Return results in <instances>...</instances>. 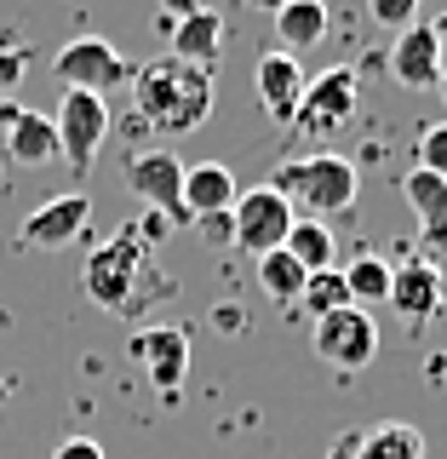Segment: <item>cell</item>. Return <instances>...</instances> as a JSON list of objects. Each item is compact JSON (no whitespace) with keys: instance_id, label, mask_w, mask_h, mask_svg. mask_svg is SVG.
<instances>
[{"instance_id":"29","label":"cell","mask_w":447,"mask_h":459,"mask_svg":"<svg viewBox=\"0 0 447 459\" xmlns=\"http://www.w3.org/2000/svg\"><path fill=\"white\" fill-rule=\"evenodd\" d=\"M195 6H201V0H161V18H155V29H161V35H167V29L178 23V18H190Z\"/></svg>"},{"instance_id":"33","label":"cell","mask_w":447,"mask_h":459,"mask_svg":"<svg viewBox=\"0 0 447 459\" xmlns=\"http://www.w3.org/2000/svg\"><path fill=\"white\" fill-rule=\"evenodd\" d=\"M436 92H442V104H447V47H442V75H436Z\"/></svg>"},{"instance_id":"10","label":"cell","mask_w":447,"mask_h":459,"mask_svg":"<svg viewBox=\"0 0 447 459\" xmlns=\"http://www.w3.org/2000/svg\"><path fill=\"white\" fill-rule=\"evenodd\" d=\"M126 351H133V362L150 373L155 391H161V396H178L184 373H190V327L150 322V327H138V333L126 339Z\"/></svg>"},{"instance_id":"9","label":"cell","mask_w":447,"mask_h":459,"mask_svg":"<svg viewBox=\"0 0 447 459\" xmlns=\"http://www.w3.org/2000/svg\"><path fill=\"white\" fill-rule=\"evenodd\" d=\"M310 351L322 356L327 368H344V373H356V368H367L373 356H379V322H373L367 310L344 305V310L322 316V322L310 327Z\"/></svg>"},{"instance_id":"26","label":"cell","mask_w":447,"mask_h":459,"mask_svg":"<svg viewBox=\"0 0 447 459\" xmlns=\"http://www.w3.org/2000/svg\"><path fill=\"white\" fill-rule=\"evenodd\" d=\"M419 167L436 172V178H447V121H430L419 133Z\"/></svg>"},{"instance_id":"15","label":"cell","mask_w":447,"mask_h":459,"mask_svg":"<svg viewBox=\"0 0 447 459\" xmlns=\"http://www.w3.org/2000/svg\"><path fill=\"white\" fill-rule=\"evenodd\" d=\"M436 75H442V35L430 23L401 29L396 47H391V81L408 86V92H430Z\"/></svg>"},{"instance_id":"2","label":"cell","mask_w":447,"mask_h":459,"mask_svg":"<svg viewBox=\"0 0 447 459\" xmlns=\"http://www.w3.org/2000/svg\"><path fill=\"white\" fill-rule=\"evenodd\" d=\"M81 281H86V299H92L98 310H109V316H138L155 293L172 287V281H161V270H155L150 241H138L133 230L86 253Z\"/></svg>"},{"instance_id":"23","label":"cell","mask_w":447,"mask_h":459,"mask_svg":"<svg viewBox=\"0 0 447 459\" xmlns=\"http://www.w3.org/2000/svg\"><path fill=\"white\" fill-rule=\"evenodd\" d=\"M287 253L305 264V276L333 270V230L315 224V219H293V230H287Z\"/></svg>"},{"instance_id":"21","label":"cell","mask_w":447,"mask_h":459,"mask_svg":"<svg viewBox=\"0 0 447 459\" xmlns=\"http://www.w3.org/2000/svg\"><path fill=\"white\" fill-rule=\"evenodd\" d=\"M253 276H258V293L276 299V305H298V293H305V264H298L287 247L264 253V258L253 264Z\"/></svg>"},{"instance_id":"16","label":"cell","mask_w":447,"mask_h":459,"mask_svg":"<svg viewBox=\"0 0 447 459\" xmlns=\"http://www.w3.org/2000/svg\"><path fill=\"white\" fill-rule=\"evenodd\" d=\"M236 172L219 167V161H195L184 167V212H190V224L201 219H219V212L236 207Z\"/></svg>"},{"instance_id":"1","label":"cell","mask_w":447,"mask_h":459,"mask_svg":"<svg viewBox=\"0 0 447 459\" xmlns=\"http://www.w3.org/2000/svg\"><path fill=\"white\" fill-rule=\"evenodd\" d=\"M212 115V69L184 64V57H150L143 69H133V133H195L201 121Z\"/></svg>"},{"instance_id":"34","label":"cell","mask_w":447,"mask_h":459,"mask_svg":"<svg viewBox=\"0 0 447 459\" xmlns=\"http://www.w3.org/2000/svg\"><path fill=\"white\" fill-rule=\"evenodd\" d=\"M430 29H436V35H442V47H447V6L436 12V23H430Z\"/></svg>"},{"instance_id":"3","label":"cell","mask_w":447,"mask_h":459,"mask_svg":"<svg viewBox=\"0 0 447 459\" xmlns=\"http://www.w3.org/2000/svg\"><path fill=\"white\" fill-rule=\"evenodd\" d=\"M270 190L287 195V207L298 212V219H339V212L356 207V190H362V178H356V167L344 161L333 150H310V155H293V161H281L270 172Z\"/></svg>"},{"instance_id":"28","label":"cell","mask_w":447,"mask_h":459,"mask_svg":"<svg viewBox=\"0 0 447 459\" xmlns=\"http://www.w3.org/2000/svg\"><path fill=\"white\" fill-rule=\"evenodd\" d=\"M52 459H104V448H98L92 437H64V442L52 448Z\"/></svg>"},{"instance_id":"35","label":"cell","mask_w":447,"mask_h":459,"mask_svg":"<svg viewBox=\"0 0 447 459\" xmlns=\"http://www.w3.org/2000/svg\"><path fill=\"white\" fill-rule=\"evenodd\" d=\"M247 6H258V12H276V6H287V0H247Z\"/></svg>"},{"instance_id":"20","label":"cell","mask_w":447,"mask_h":459,"mask_svg":"<svg viewBox=\"0 0 447 459\" xmlns=\"http://www.w3.org/2000/svg\"><path fill=\"white\" fill-rule=\"evenodd\" d=\"M356 459H425V430L408 420H384L373 430H356Z\"/></svg>"},{"instance_id":"11","label":"cell","mask_w":447,"mask_h":459,"mask_svg":"<svg viewBox=\"0 0 447 459\" xmlns=\"http://www.w3.org/2000/svg\"><path fill=\"white\" fill-rule=\"evenodd\" d=\"M86 219H92V195H86V190L52 195L47 207H35V212L23 219L18 241H23V247H35V253H64L69 241H81Z\"/></svg>"},{"instance_id":"4","label":"cell","mask_w":447,"mask_h":459,"mask_svg":"<svg viewBox=\"0 0 447 459\" xmlns=\"http://www.w3.org/2000/svg\"><path fill=\"white\" fill-rule=\"evenodd\" d=\"M356 98H362V81H356V69H322L310 86H305V98H298V115H293V126L287 133L293 138H310V143H322V138H333L350 126V115H356Z\"/></svg>"},{"instance_id":"24","label":"cell","mask_w":447,"mask_h":459,"mask_svg":"<svg viewBox=\"0 0 447 459\" xmlns=\"http://www.w3.org/2000/svg\"><path fill=\"white\" fill-rule=\"evenodd\" d=\"M350 305V293H344V270H315V276H305V293H298V310L310 316V322H322V316H333Z\"/></svg>"},{"instance_id":"5","label":"cell","mask_w":447,"mask_h":459,"mask_svg":"<svg viewBox=\"0 0 447 459\" xmlns=\"http://www.w3.org/2000/svg\"><path fill=\"white\" fill-rule=\"evenodd\" d=\"M52 126H57V161H69V172L86 178L98 150H104V138H109V104L92 92H64Z\"/></svg>"},{"instance_id":"36","label":"cell","mask_w":447,"mask_h":459,"mask_svg":"<svg viewBox=\"0 0 447 459\" xmlns=\"http://www.w3.org/2000/svg\"><path fill=\"white\" fill-rule=\"evenodd\" d=\"M6 396H12V385H0V413H6Z\"/></svg>"},{"instance_id":"31","label":"cell","mask_w":447,"mask_h":459,"mask_svg":"<svg viewBox=\"0 0 447 459\" xmlns=\"http://www.w3.org/2000/svg\"><path fill=\"white\" fill-rule=\"evenodd\" d=\"M219 327H224V333H236V327H241V310L224 305V310H219Z\"/></svg>"},{"instance_id":"25","label":"cell","mask_w":447,"mask_h":459,"mask_svg":"<svg viewBox=\"0 0 447 459\" xmlns=\"http://www.w3.org/2000/svg\"><path fill=\"white\" fill-rule=\"evenodd\" d=\"M367 18L379 23V29H413L419 23V0H367Z\"/></svg>"},{"instance_id":"22","label":"cell","mask_w":447,"mask_h":459,"mask_svg":"<svg viewBox=\"0 0 447 459\" xmlns=\"http://www.w3.org/2000/svg\"><path fill=\"white\" fill-rule=\"evenodd\" d=\"M344 293H350L356 310L391 305V264H384V258H373V253L350 258V264H344Z\"/></svg>"},{"instance_id":"6","label":"cell","mask_w":447,"mask_h":459,"mask_svg":"<svg viewBox=\"0 0 447 459\" xmlns=\"http://www.w3.org/2000/svg\"><path fill=\"white\" fill-rule=\"evenodd\" d=\"M52 69H57V81H64L69 92H92V98L121 92V86L133 81V64H126V57L115 52L104 35H75V40H64V47H57V57H52Z\"/></svg>"},{"instance_id":"8","label":"cell","mask_w":447,"mask_h":459,"mask_svg":"<svg viewBox=\"0 0 447 459\" xmlns=\"http://www.w3.org/2000/svg\"><path fill=\"white\" fill-rule=\"evenodd\" d=\"M126 190L143 201V212H161L167 224H190V212H184V161L172 150L126 155Z\"/></svg>"},{"instance_id":"32","label":"cell","mask_w":447,"mask_h":459,"mask_svg":"<svg viewBox=\"0 0 447 459\" xmlns=\"http://www.w3.org/2000/svg\"><path fill=\"white\" fill-rule=\"evenodd\" d=\"M12 121H18V104H12V98H6V104H0V133H6Z\"/></svg>"},{"instance_id":"13","label":"cell","mask_w":447,"mask_h":459,"mask_svg":"<svg viewBox=\"0 0 447 459\" xmlns=\"http://www.w3.org/2000/svg\"><path fill=\"white\" fill-rule=\"evenodd\" d=\"M253 81H258V104H264L270 121H276V126H293L298 98H305V86H310L305 64H298L293 52H276V47H270V52L253 64Z\"/></svg>"},{"instance_id":"19","label":"cell","mask_w":447,"mask_h":459,"mask_svg":"<svg viewBox=\"0 0 447 459\" xmlns=\"http://www.w3.org/2000/svg\"><path fill=\"white\" fill-rule=\"evenodd\" d=\"M6 155L18 167H47V161H57V126H52V115L18 109V121L6 126Z\"/></svg>"},{"instance_id":"18","label":"cell","mask_w":447,"mask_h":459,"mask_svg":"<svg viewBox=\"0 0 447 459\" xmlns=\"http://www.w3.org/2000/svg\"><path fill=\"white\" fill-rule=\"evenodd\" d=\"M276 18V52H310V47H322L327 40V0H287V6L270 12Z\"/></svg>"},{"instance_id":"17","label":"cell","mask_w":447,"mask_h":459,"mask_svg":"<svg viewBox=\"0 0 447 459\" xmlns=\"http://www.w3.org/2000/svg\"><path fill=\"white\" fill-rule=\"evenodd\" d=\"M167 47H172V57H184V64L212 69V64H219V52H224V18L212 6H195L190 18H178V23L167 29Z\"/></svg>"},{"instance_id":"27","label":"cell","mask_w":447,"mask_h":459,"mask_svg":"<svg viewBox=\"0 0 447 459\" xmlns=\"http://www.w3.org/2000/svg\"><path fill=\"white\" fill-rule=\"evenodd\" d=\"M23 75H29V47H0V104L23 86Z\"/></svg>"},{"instance_id":"7","label":"cell","mask_w":447,"mask_h":459,"mask_svg":"<svg viewBox=\"0 0 447 459\" xmlns=\"http://www.w3.org/2000/svg\"><path fill=\"white\" fill-rule=\"evenodd\" d=\"M293 219H298V212L287 207V195H276L270 184H258V190H241L236 207H229V247L264 258V253L287 247V230H293Z\"/></svg>"},{"instance_id":"12","label":"cell","mask_w":447,"mask_h":459,"mask_svg":"<svg viewBox=\"0 0 447 459\" xmlns=\"http://www.w3.org/2000/svg\"><path fill=\"white\" fill-rule=\"evenodd\" d=\"M442 305H447V276L430 258H401L391 270V310L408 327H425L430 316H442Z\"/></svg>"},{"instance_id":"14","label":"cell","mask_w":447,"mask_h":459,"mask_svg":"<svg viewBox=\"0 0 447 459\" xmlns=\"http://www.w3.org/2000/svg\"><path fill=\"white\" fill-rule=\"evenodd\" d=\"M401 195H408V207L419 212V236L430 247V264L447 270V178L413 167L408 178H401Z\"/></svg>"},{"instance_id":"30","label":"cell","mask_w":447,"mask_h":459,"mask_svg":"<svg viewBox=\"0 0 447 459\" xmlns=\"http://www.w3.org/2000/svg\"><path fill=\"white\" fill-rule=\"evenodd\" d=\"M201 236H219V241H229V212H219V219H201Z\"/></svg>"}]
</instances>
